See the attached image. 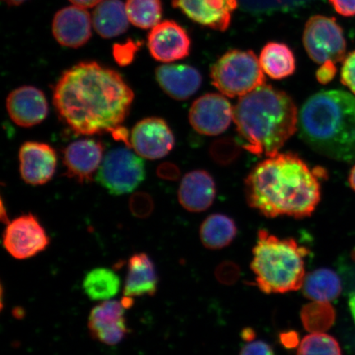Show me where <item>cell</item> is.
Returning <instances> with one entry per match:
<instances>
[{"label": "cell", "instance_id": "42", "mask_svg": "<svg viewBox=\"0 0 355 355\" xmlns=\"http://www.w3.org/2000/svg\"><path fill=\"white\" fill-rule=\"evenodd\" d=\"M349 183L350 187H352L355 191V166L350 171L349 175Z\"/></svg>", "mask_w": 355, "mask_h": 355}, {"label": "cell", "instance_id": "10", "mask_svg": "<svg viewBox=\"0 0 355 355\" xmlns=\"http://www.w3.org/2000/svg\"><path fill=\"white\" fill-rule=\"evenodd\" d=\"M189 119L191 126L200 135L217 136L232 123L234 107L224 95L208 93L193 102Z\"/></svg>", "mask_w": 355, "mask_h": 355}, {"label": "cell", "instance_id": "31", "mask_svg": "<svg viewBox=\"0 0 355 355\" xmlns=\"http://www.w3.org/2000/svg\"><path fill=\"white\" fill-rule=\"evenodd\" d=\"M141 46L139 42H133L131 40L122 44H115L113 47L114 60L122 67L131 64Z\"/></svg>", "mask_w": 355, "mask_h": 355}, {"label": "cell", "instance_id": "43", "mask_svg": "<svg viewBox=\"0 0 355 355\" xmlns=\"http://www.w3.org/2000/svg\"><path fill=\"white\" fill-rule=\"evenodd\" d=\"M3 1L6 2L8 6H19L26 0H3Z\"/></svg>", "mask_w": 355, "mask_h": 355}, {"label": "cell", "instance_id": "36", "mask_svg": "<svg viewBox=\"0 0 355 355\" xmlns=\"http://www.w3.org/2000/svg\"><path fill=\"white\" fill-rule=\"evenodd\" d=\"M336 64L332 61H327L321 64L320 68L317 70L316 78L319 83L326 85L332 81L336 77L337 72Z\"/></svg>", "mask_w": 355, "mask_h": 355}, {"label": "cell", "instance_id": "23", "mask_svg": "<svg viewBox=\"0 0 355 355\" xmlns=\"http://www.w3.org/2000/svg\"><path fill=\"white\" fill-rule=\"evenodd\" d=\"M259 62L265 74L274 80L291 76L296 69L295 58L286 44L270 42L261 50Z\"/></svg>", "mask_w": 355, "mask_h": 355}, {"label": "cell", "instance_id": "34", "mask_svg": "<svg viewBox=\"0 0 355 355\" xmlns=\"http://www.w3.org/2000/svg\"><path fill=\"white\" fill-rule=\"evenodd\" d=\"M239 276V268L233 263H224L216 270V277L223 284H233Z\"/></svg>", "mask_w": 355, "mask_h": 355}, {"label": "cell", "instance_id": "8", "mask_svg": "<svg viewBox=\"0 0 355 355\" xmlns=\"http://www.w3.org/2000/svg\"><path fill=\"white\" fill-rule=\"evenodd\" d=\"M303 42L311 60L318 64L327 61L337 64L345 58L343 30L333 17L322 15L311 17L305 25Z\"/></svg>", "mask_w": 355, "mask_h": 355}, {"label": "cell", "instance_id": "21", "mask_svg": "<svg viewBox=\"0 0 355 355\" xmlns=\"http://www.w3.org/2000/svg\"><path fill=\"white\" fill-rule=\"evenodd\" d=\"M159 277L157 268L145 252L133 254L128 261V272L123 296L128 298L154 296L157 291Z\"/></svg>", "mask_w": 355, "mask_h": 355}, {"label": "cell", "instance_id": "9", "mask_svg": "<svg viewBox=\"0 0 355 355\" xmlns=\"http://www.w3.org/2000/svg\"><path fill=\"white\" fill-rule=\"evenodd\" d=\"M46 230L37 216L26 214L8 222L3 244L12 257L25 260L41 254L50 245Z\"/></svg>", "mask_w": 355, "mask_h": 355}, {"label": "cell", "instance_id": "38", "mask_svg": "<svg viewBox=\"0 0 355 355\" xmlns=\"http://www.w3.org/2000/svg\"><path fill=\"white\" fill-rule=\"evenodd\" d=\"M157 174L162 179L176 180L180 178V171L174 164L165 163L157 168Z\"/></svg>", "mask_w": 355, "mask_h": 355}, {"label": "cell", "instance_id": "3", "mask_svg": "<svg viewBox=\"0 0 355 355\" xmlns=\"http://www.w3.org/2000/svg\"><path fill=\"white\" fill-rule=\"evenodd\" d=\"M233 121L243 148L270 157L298 130L299 112L287 93L264 84L239 97Z\"/></svg>", "mask_w": 355, "mask_h": 355}, {"label": "cell", "instance_id": "27", "mask_svg": "<svg viewBox=\"0 0 355 355\" xmlns=\"http://www.w3.org/2000/svg\"><path fill=\"white\" fill-rule=\"evenodd\" d=\"M125 8L128 20L137 28H153L161 22V0H126Z\"/></svg>", "mask_w": 355, "mask_h": 355}, {"label": "cell", "instance_id": "6", "mask_svg": "<svg viewBox=\"0 0 355 355\" xmlns=\"http://www.w3.org/2000/svg\"><path fill=\"white\" fill-rule=\"evenodd\" d=\"M210 75L213 85L230 98L245 96L266 83L259 59L251 51L226 52L211 66Z\"/></svg>", "mask_w": 355, "mask_h": 355}, {"label": "cell", "instance_id": "32", "mask_svg": "<svg viewBox=\"0 0 355 355\" xmlns=\"http://www.w3.org/2000/svg\"><path fill=\"white\" fill-rule=\"evenodd\" d=\"M132 215L139 218H146L153 211L154 203L149 194L139 192L132 195L130 201Z\"/></svg>", "mask_w": 355, "mask_h": 355}, {"label": "cell", "instance_id": "17", "mask_svg": "<svg viewBox=\"0 0 355 355\" xmlns=\"http://www.w3.org/2000/svg\"><path fill=\"white\" fill-rule=\"evenodd\" d=\"M173 6L179 8L197 24L224 32L232 21L237 0H173Z\"/></svg>", "mask_w": 355, "mask_h": 355}, {"label": "cell", "instance_id": "26", "mask_svg": "<svg viewBox=\"0 0 355 355\" xmlns=\"http://www.w3.org/2000/svg\"><path fill=\"white\" fill-rule=\"evenodd\" d=\"M121 279L114 270L105 268L92 269L84 277L83 288L89 299L110 300L121 290Z\"/></svg>", "mask_w": 355, "mask_h": 355}, {"label": "cell", "instance_id": "18", "mask_svg": "<svg viewBox=\"0 0 355 355\" xmlns=\"http://www.w3.org/2000/svg\"><path fill=\"white\" fill-rule=\"evenodd\" d=\"M92 19L85 8L70 6L62 8L53 19L52 32L58 43L69 48L86 44L92 37Z\"/></svg>", "mask_w": 355, "mask_h": 355}, {"label": "cell", "instance_id": "25", "mask_svg": "<svg viewBox=\"0 0 355 355\" xmlns=\"http://www.w3.org/2000/svg\"><path fill=\"white\" fill-rule=\"evenodd\" d=\"M199 234L204 247L211 250H221L236 237L237 226L227 216L212 214L202 222Z\"/></svg>", "mask_w": 355, "mask_h": 355}, {"label": "cell", "instance_id": "13", "mask_svg": "<svg viewBox=\"0 0 355 355\" xmlns=\"http://www.w3.org/2000/svg\"><path fill=\"white\" fill-rule=\"evenodd\" d=\"M148 47L154 60L168 64L189 56L191 40L180 25L166 20L152 28L148 37Z\"/></svg>", "mask_w": 355, "mask_h": 355}, {"label": "cell", "instance_id": "7", "mask_svg": "<svg viewBox=\"0 0 355 355\" xmlns=\"http://www.w3.org/2000/svg\"><path fill=\"white\" fill-rule=\"evenodd\" d=\"M146 171L143 159L127 148H119L106 154L96 180L113 195L132 192L145 179Z\"/></svg>", "mask_w": 355, "mask_h": 355}, {"label": "cell", "instance_id": "5", "mask_svg": "<svg viewBox=\"0 0 355 355\" xmlns=\"http://www.w3.org/2000/svg\"><path fill=\"white\" fill-rule=\"evenodd\" d=\"M252 254L251 269L257 286L266 294H284L303 286L309 251L295 239H279L261 230Z\"/></svg>", "mask_w": 355, "mask_h": 355}, {"label": "cell", "instance_id": "40", "mask_svg": "<svg viewBox=\"0 0 355 355\" xmlns=\"http://www.w3.org/2000/svg\"><path fill=\"white\" fill-rule=\"evenodd\" d=\"M69 1L75 6L87 10V8H94L98 6L103 0H69Z\"/></svg>", "mask_w": 355, "mask_h": 355}, {"label": "cell", "instance_id": "30", "mask_svg": "<svg viewBox=\"0 0 355 355\" xmlns=\"http://www.w3.org/2000/svg\"><path fill=\"white\" fill-rule=\"evenodd\" d=\"M241 154V146L232 137H221L210 146L211 157L220 166H228L239 158Z\"/></svg>", "mask_w": 355, "mask_h": 355}, {"label": "cell", "instance_id": "20", "mask_svg": "<svg viewBox=\"0 0 355 355\" xmlns=\"http://www.w3.org/2000/svg\"><path fill=\"white\" fill-rule=\"evenodd\" d=\"M216 194V184L206 171H193L181 180L178 198L181 206L190 212H202L209 208Z\"/></svg>", "mask_w": 355, "mask_h": 355}, {"label": "cell", "instance_id": "24", "mask_svg": "<svg viewBox=\"0 0 355 355\" xmlns=\"http://www.w3.org/2000/svg\"><path fill=\"white\" fill-rule=\"evenodd\" d=\"M302 288L306 298L328 303L339 297L343 291L338 275L327 268L315 270L306 275Z\"/></svg>", "mask_w": 355, "mask_h": 355}, {"label": "cell", "instance_id": "16", "mask_svg": "<svg viewBox=\"0 0 355 355\" xmlns=\"http://www.w3.org/2000/svg\"><path fill=\"white\" fill-rule=\"evenodd\" d=\"M6 108L12 121L22 128L38 125L49 113L46 96L33 86H22L11 92L7 97Z\"/></svg>", "mask_w": 355, "mask_h": 355}, {"label": "cell", "instance_id": "29", "mask_svg": "<svg viewBox=\"0 0 355 355\" xmlns=\"http://www.w3.org/2000/svg\"><path fill=\"white\" fill-rule=\"evenodd\" d=\"M297 355H343L334 337L324 333H311L302 340Z\"/></svg>", "mask_w": 355, "mask_h": 355}, {"label": "cell", "instance_id": "28", "mask_svg": "<svg viewBox=\"0 0 355 355\" xmlns=\"http://www.w3.org/2000/svg\"><path fill=\"white\" fill-rule=\"evenodd\" d=\"M300 318L306 330L310 333H324L336 321L334 308L328 302L313 301L304 306Z\"/></svg>", "mask_w": 355, "mask_h": 355}, {"label": "cell", "instance_id": "1", "mask_svg": "<svg viewBox=\"0 0 355 355\" xmlns=\"http://www.w3.org/2000/svg\"><path fill=\"white\" fill-rule=\"evenodd\" d=\"M135 93L117 71L95 61L67 69L54 87L60 121L78 135L112 132L130 112Z\"/></svg>", "mask_w": 355, "mask_h": 355}, {"label": "cell", "instance_id": "14", "mask_svg": "<svg viewBox=\"0 0 355 355\" xmlns=\"http://www.w3.org/2000/svg\"><path fill=\"white\" fill-rule=\"evenodd\" d=\"M104 146L91 139L73 141L64 150L66 175L84 184L92 181L103 161Z\"/></svg>", "mask_w": 355, "mask_h": 355}, {"label": "cell", "instance_id": "2", "mask_svg": "<svg viewBox=\"0 0 355 355\" xmlns=\"http://www.w3.org/2000/svg\"><path fill=\"white\" fill-rule=\"evenodd\" d=\"M244 184L248 205L268 218H305L321 199L316 172L291 153L266 157L252 168Z\"/></svg>", "mask_w": 355, "mask_h": 355}, {"label": "cell", "instance_id": "35", "mask_svg": "<svg viewBox=\"0 0 355 355\" xmlns=\"http://www.w3.org/2000/svg\"><path fill=\"white\" fill-rule=\"evenodd\" d=\"M239 355H275L272 346L264 341H252L241 349Z\"/></svg>", "mask_w": 355, "mask_h": 355}, {"label": "cell", "instance_id": "19", "mask_svg": "<svg viewBox=\"0 0 355 355\" xmlns=\"http://www.w3.org/2000/svg\"><path fill=\"white\" fill-rule=\"evenodd\" d=\"M155 74L163 92L177 101L190 98L202 83L199 71L187 64H163L155 69Z\"/></svg>", "mask_w": 355, "mask_h": 355}, {"label": "cell", "instance_id": "37", "mask_svg": "<svg viewBox=\"0 0 355 355\" xmlns=\"http://www.w3.org/2000/svg\"><path fill=\"white\" fill-rule=\"evenodd\" d=\"M334 10L344 17L355 16V0H329Z\"/></svg>", "mask_w": 355, "mask_h": 355}, {"label": "cell", "instance_id": "4", "mask_svg": "<svg viewBox=\"0 0 355 355\" xmlns=\"http://www.w3.org/2000/svg\"><path fill=\"white\" fill-rule=\"evenodd\" d=\"M298 131L315 153L336 162H355V96L343 90L311 96L299 112Z\"/></svg>", "mask_w": 355, "mask_h": 355}, {"label": "cell", "instance_id": "22", "mask_svg": "<svg viewBox=\"0 0 355 355\" xmlns=\"http://www.w3.org/2000/svg\"><path fill=\"white\" fill-rule=\"evenodd\" d=\"M92 19L96 32L107 39L125 33L130 22L121 0H103L96 7Z\"/></svg>", "mask_w": 355, "mask_h": 355}, {"label": "cell", "instance_id": "41", "mask_svg": "<svg viewBox=\"0 0 355 355\" xmlns=\"http://www.w3.org/2000/svg\"><path fill=\"white\" fill-rule=\"evenodd\" d=\"M242 338L247 341V343H252V340L255 339V331L251 328H245L242 331Z\"/></svg>", "mask_w": 355, "mask_h": 355}, {"label": "cell", "instance_id": "12", "mask_svg": "<svg viewBox=\"0 0 355 355\" xmlns=\"http://www.w3.org/2000/svg\"><path fill=\"white\" fill-rule=\"evenodd\" d=\"M125 310L121 300H105L93 308L88 318L92 338L108 345L121 343L130 333Z\"/></svg>", "mask_w": 355, "mask_h": 355}, {"label": "cell", "instance_id": "39", "mask_svg": "<svg viewBox=\"0 0 355 355\" xmlns=\"http://www.w3.org/2000/svg\"><path fill=\"white\" fill-rule=\"evenodd\" d=\"M281 341L286 348H295L299 344V336L295 331H288L282 333L281 335Z\"/></svg>", "mask_w": 355, "mask_h": 355}, {"label": "cell", "instance_id": "33", "mask_svg": "<svg viewBox=\"0 0 355 355\" xmlns=\"http://www.w3.org/2000/svg\"><path fill=\"white\" fill-rule=\"evenodd\" d=\"M341 83L355 96V51L346 55L340 73Z\"/></svg>", "mask_w": 355, "mask_h": 355}, {"label": "cell", "instance_id": "15", "mask_svg": "<svg viewBox=\"0 0 355 355\" xmlns=\"http://www.w3.org/2000/svg\"><path fill=\"white\" fill-rule=\"evenodd\" d=\"M19 158L20 175L26 184H46L55 174L57 154L49 144L26 141L21 146Z\"/></svg>", "mask_w": 355, "mask_h": 355}, {"label": "cell", "instance_id": "11", "mask_svg": "<svg viewBox=\"0 0 355 355\" xmlns=\"http://www.w3.org/2000/svg\"><path fill=\"white\" fill-rule=\"evenodd\" d=\"M131 148L140 157L158 159L166 157L174 148V133L162 118L141 119L133 127L130 137Z\"/></svg>", "mask_w": 355, "mask_h": 355}]
</instances>
